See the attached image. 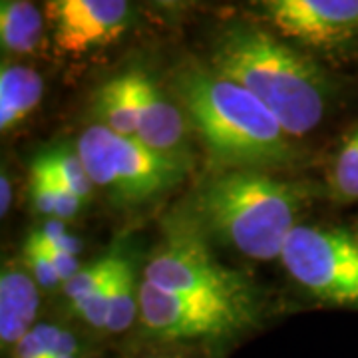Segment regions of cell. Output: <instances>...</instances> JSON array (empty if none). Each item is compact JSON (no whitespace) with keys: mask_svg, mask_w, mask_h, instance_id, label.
Segmentation results:
<instances>
[{"mask_svg":"<svg viewBox=\"0 0 358 358\" xmlns=\"http://www.w3.org/2000/svg\"><path fill=\"white\" fill-rule=\"evenodd\" d=\"M10 205H13V183L6 176V171H2L0 176V215L2 217L10 211Z\"/></svg>","mask_w":358,"mask_h":358,"instance_id":"cb8c5ba5","label":"cell"},{"mask_svg":"<svg viewBox=\"0 0 358 358\" xmlns=\"http://www.w3.org/2000/svg\"><path fill=\"white\" fill-rule=\"evenodd\" d=\"M36 157L64 183L70 192L76 195L78 199L88 201L92 197L94 183H92L88 171H86L76 150H72L68 145H56L52 150L40 152Z\"/></svg>","mask_w":358,"mask_h":358,"instance_id":"e0dca14e","label":"cell"},{"mask_svg":"<svg viewBox=\"0 0 358 358\" xmlns=\"http://www.w3.org/2000/svg\"><path fill=\"white\" fill-rule=\"evenodd\" d=\"M143 281L167 293L211 296L253 308L249 282L215 259L192 211L173 213L166 219L162 241L145 265Z\"/></svg>","mask_w":358,"mask_h":358,"instance_id":"5b68a950","label":"cell"},{"mask_svg":"<svg viewBox=\"0 0 358 358\" xmlns=\"http://www.w3.org/2000/svg\"><path fill=\"white\" fill-rule=\"evenodd\" d=\"M46 14L54 46L62 54L80 56L120 38L128 30L134 8L124 0H52Z\"/></svg>","mask_w":358,"mask_h":358,"instance_id":"9c48e42d","label":"cell"},{"mask_svg":"<svg viewBox=\"0 0 358 358\" xmlns=\"http://www.w3.org/2000/svg\"><path fill=\"white\" fill-rule=\"evenodd\" d=\"M62 331V327L52 322H36L10 350V358H50Z\"/></svg>","mask_w":358,"mask_h":358,"instance_id":"ffe728a7","label":"cell"},{"mask_svg":"<svg viewBox=\"0 0 358 358\" xmlns=\"http://www.w3.org/2000/svg\"><path fill=\"white\" fill-rule=\"evenodd\" d=\"M261 10L285 38L336 48L358 36V0H267Z\"/></svg>","mask_w":358,"mask_h":358,"instance_id":"ba28073f","label":"cell"},{"mask_svg":"<svg viewBox=\"0 0 358 358\" xmlns=\"http://www.w3.org/2000/svg\"><path fill=\"white\" fill-rule=\"evenodd\" d=\"M92 114L98 126L136 140L138 128V68L110 78L96 90Z\"/></svg>","mask_w":358,"mask_h":358,"instance_id":"7c38bea8","label":"cell"},{"mask_svg":"<svg viewBox=\"0 0 358 358\" xmlns=\"http://www.w3.org/2000/svg\"><path fill=\"white\" fill-rule=\"evenodd\" d=\"M140 320L148 333L162 341H221L249 329L255 308L211 296L167 293L141 281Z\"/></svg>","mask_w":358,"mask_h":358,"instance_id":"52a82bcc","label":"cell"},{"mask_svg":"<svg viewBox=\"0 0 358 358\" xmlns=\"http://www.w3.org/2000/svg\"><path fill=\"white\" fill-rule=\"evenodd\" d=\"M209 68L251 92L289 138L313 131L333 102L329 74L310 56L253 22L235 20L219 32Z\"/></svg>","mask_w":358,"mask_h":358,"instance_id":"6da1fadb","label":"cell"},{"mask_svg":"<svg viewBox=\"0 0 358 358\" xmlns=\"http://www.w3.org/2000/svg\"><path fill=\"white\" fill-rule=\"evenodd\" d=\"M76 152L94 187H102L122 207L159 199L178 187L189 169V162L166 157L98 124L80 134Z\"/></svg>","mask_w":358,"mask_h":358,"instance_id":"277c9868","label":"cell"},{"mask_svg":"<svg viewBox=\"0 0 358 358\" xmlns=\"http://www.w3.org/2000/svg\"><path fill=\"white\" fill-rule=\"evenodd\" d=\"M22 259H24V265L30 271V275H32V279L36 281L38 287L42 289H56L62 279H60V275L56 273V268L52 265V261L48 257L44 255L42 251H40L36 245L32 243V241H24V251H22ZM64 285V282H62Z\"/></svg>","mask_w":358,"mask_h":358,"instance_id":"44dd1931","label":"cell"},{"mask_svg":"<svg viewBox=\"0 0 358 358\" xmlns=\"http://www.w3.org/2000/svg\"><path fill=\"white\" fill-rule=\"evenodd\" d=\"M355 237H357V241H358V227H357V233H355Z\"/></svg>","mask_w":358,"mask_h":358,"instance_id":"484cf974","label":"cell"},{"mask_svg":"<svg viewBox=\"0 0 358 358\" xmlns=\"http://www.w3.org/2000/svg\"><path fill=\"white\" fill-rule=\"evenodd\" d=\"M38 305V285L32 275L4 265L0 273V343L4 350H13L20 338L32 331Z\"/></svg>","mask_w":358,"mask_h":358,"instance_id":"8fae6325","label":"cell"},{"mask_svg":"<svg viewBox=\"0 0 358 358\" xmlns=\"http://www.w3.org/2000/svg\"><path fill=\"white\" fill-rule=\"evenodd\" d=\"M281 261L315 299L358 307V241L348 231L296 225L285 241Z\"/></svg>","mask_w":358,"mask_h":358,"instance_id":"8992f818","label":"cell"},{"mask_svg":"<svg viewBox=\"0 0 358 358\" xmlns=\"http://www.w3.org/2000/svg\"><path fill=\"white\" fill-rule=\"evenodd\" d=\"M171 90L193 131L221 169H267L293 164V145L277 117L251 92L197 62L176 68Z\"/></svg>","mask_w":358,"mask_h":358,"instance_id":"7a4b0ae2","label":"cell"},{"mask_svg":"<svg viewBox=\"0 0 358 358\" xmlns=\"http://www.w3.org/2000/svg\"><path fill=\"white\" fill-rule=\"evenodd\" d=\"M138 315H140V289H136V271L131 265V259L122 253L120 267L115 273L114 293H112V303H110L106 333H126L134 324V319Z\"/></svg>","mask_w":358,"mask_h":358,"instance_id":"2e32d148","label":"cell"},{"mask_svg":"<svg viewBox=\"0 0 358 358\" xmlns=\"http://www.w3.org/2000/svg\"><path fill=\"white\" fill-rule=\"evenodd\" d=\"M145 358H181V357H169V355H154V357H145Z\"/></svg>","mask_w":358,"mask_h":358,"instance_id":"d4e9b609","label":"cell"},{"mask_svg":"<svg viewBox=\"0 0 358 358\" xmlns=\"http://www.w3.org/2000/svg\"><path fill=\"white\" fill-rule=\"evenodd\" d=\"M120 255H122V249H114V251L100 257L98 261L90 263L88 267H82V271L78 273L76 277H72L70 281L64 282V294L66 299H68V303L72 305V303H76L80 299H84L100 282L106 281L114 273V268L117 267Z\"/></svg>","mask_w":358,"mask_h":358,"instance_id":"d6986e66","label":"cell"},{"mask_svg":"<svg viewBox=\"0 0 358 358\" xmlns=\"http://www.w3.org/2000/svg\"><path fill=\"white\" fill-rule=\"evenodd\" d=\"M26 239L32 241L44 255L50 259L52 265L56 268V273L60 275L62 282H68L72 277H76L78 273L82 271L80 259H78L76 255H70V253H64V251H60V249H54V247H50L48 243H44L34 231H30Z\"/></svg>","mask_w":358,"mask_h":358,"instance_id":"7402d4cb","label":"cell"},{"mask_svg":"<svg viewBox=\"0 0 358 358\" xmlns=\"http://www.w3.org/2000/svg\"><path fill=\"white\" fill-rule=\"evenodd\" d=\"M333 195L338 201L358 199V126L338 150L331 176Z\"/></svg>","mask_w":358,"mask_h":358,"instance_id":"ac0fdd59","label":"cell"},{"mask_svg":"<svg viewBox=\"0 0 358 358\" xmlns=\"http://www.w3.org/2000/svg\"><path fill=\"white\" fill-rule=\"evenodd\" d=\"M44 94L42 76L34 68L4 64L0 68V129L8 131L36 110Z\"/></svg>","mask_w":358,"mask_h":358,"instance_id":"4fadbf2b","label":"cell"},{"mask_svg":"<svg viewBox=\"0 0 358 358\" xmlns=\"http://www.w3.org/2000/svg\"><path fill=\"white\" fill-rule=\"evenodd\" d=\"M185 114L169 100L148 72L138 70L136 140L157 154L189 162Z\"/></svg>","mask_w":358,"mask_h":358,"instance_id":"30bf717a","label":"cell"},{"mask_svg":"<svg viewBox=\"0 0 358 358\" xmlns=\"http://www.w3.org/2000/svg\"><path fill=\"white\" fill-rule=\"evenodd\" d=\"M308 199L310 189L299 181L263 169H221L195 193L192 215L205 235L267 261L281 257Z\"/></svg>","mask_w":358,"mask_h":358,"instance_id":"3957f363","label":"cell"},{"mask_svg":"<svg viewBox=\"0 0 358 358\" xmlns=\"http://www.w3.org/2000/svg\"><path fill=\"white\" fill-rule=\"evenodd\" d=\"M44 18L38 6L26 0L0 2V42L2 48L16 54L32 52L38 46Z\"/></svg>","mask_w":358,"mask_h":358,"instance_id":"5bb4252c","label":"cell"},{"mask_svg":"<svg viewBox=\"0 0 358 358\" xmlns=\"http://www.w3.org/2000/svg\"><path fill=\"white\" fill-rule=\"evenodd\" d=\"M34 233L38 235L44 243H48L50 247H54V249H60V251H64V253H70V255L78 257L80 255V251H82L80 239H76L74 235H70L60 221H48V223H44L42 227L34 229Z\"/></svg>","mask_w":358,"mask_h":358,"instance_id":"603a6c76","label":"cell"},{"mask_svg":"<svg viewBox=\"0 0 358 358\" xmlns=\"http://www.w3.org/2000/svg\"><path fill=\"white\" fill-rule=\"evenodd\" d=\"M30 201L36 213L56 219L76 217L84 203L38 157H34L30 166Z\"/></svg>","mask_w":358,"mask_h":358,"instance_id":"9a60e30c","label":"cell"}]
</instances>
